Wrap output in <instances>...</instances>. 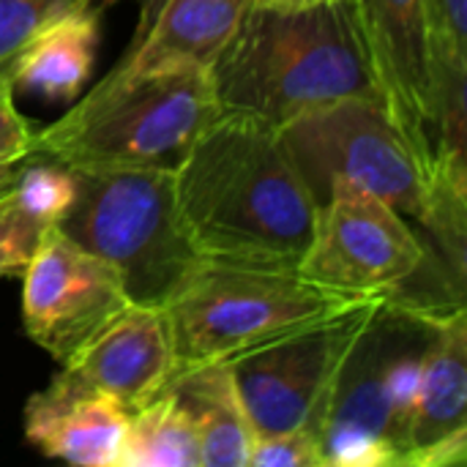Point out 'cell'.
Segmentation results:
<instances>
[{
    "label": "cell",
    "mask_w": 467,
    "mask_h": 467,
    "mask_svg": "<svg viewBox=\"0 0 467 467\" xmlns=\"http://www.w3.org/2000/svg\"><path fill=\"white\" fill-rule=\"evenodd\" d=\"M172 172L183 227L202 260L298 268L317 202L276 126L219 109Z\"/></svg>",
    "instance_id": "obj_1"
},
{
    "label": "cell",
    "mask_w": 467,
    "mask_h": 467,
    "mask_svg": "<svg viewBox=\"0 0 467 467\" xmlns=\"http://www.w3.org/2000/svg\"><path fill=\"white\" fill-rule=\"evenodd\" d=\"M219 109L282 126L315 107L380 96L350 0L306 8H249L211 63Z\"/></svg>",
    "instance_id": "obj_2"
},
{
    "label": "cell",
    "mask_w": 467,
    "mask_h": 467,
    "mask_svg": "<svg viewBox=\"0 0 467 467\" xmlns=\"http://www.w3.org/2000/svg\"><path fill=\"white\" fill-rule=\"evenodd\" d=\"M219 115L211 68L104 74L71 109L36 131L33 156L68 170L170 167Z\"/></svg>",
    "instance_id": "obj_3"
},
{
    "label": "cell",
    "mask_w": 467,
    "mask_h": 467,
    "mask_svg": "<svg viewBox=\"0 0 467 467\" xmlns=\"http://www.w3.org/2000/svg\"><path fill=\"white\" fill-rule=\"evenodd\" d=\"M77 197L57 227L107 260L134 304L164 306L202 263L178 208L170 167L74 170Z\"/></svg>",
    "instance_id": "obj_4"
},
{
    "label": "cell",
    "mask_w": 467,
    "mask_h": 467,
    "mask_svg": "<svg viewBox=\"0 0 467 467\" xmlns=\"http://www.w3.org/2000/svg\"><path fill=\"white\" fill-rule=\"evenodd\" d=\"M358 301L301 276L298 268L202 260L164 304L178 372L235 356L323 320Z\"/></svg>",
    "instance_id": "obj_5"
},
{
    "label": "cell",
    "mask_w": 467,
    "mask_h": 467,
    "mask_svg": "<svg viewBox=\"0 0 467 467\" xmlns=\"http://www.w3.org/2000/svg\"><path fill=\"white\" fill-rule=\"evenodd\" d=\"M309 194L320 205L334 183L378 194L405 219L427 224L432 178L380 96L339 99L276 126Z\"/></svg>",
    "instance_id": "obj_6"
},
{
    "label": "cell",
    "mask_w": 467,
    "mask_h": 467,
    "mask_svg": "<svg viewBox=\"0 0 467 467\" xmlns=\"http://www.w3.org/2000/svg\"><path fill=\"white\" fill-rule=\"evenodd\" d=\"M383 301L358 298L227 361L254 432H320L337 378Z\"/></svg>",
    "instance_id": "obj_7"
},
{
    "label": "cell",
    "mask_w": 467,
    "mask_h": 467,
    "mask_svg": "<svg viewBox=\"0 0 467 467\" xmlns=\"http://www.w3.org/2000/svg\"><path fill=\"white\" fill-rule=\"evenodd\" d=\"M430 263V249L394 205L334 183L317 205L301 276L356 298H391Z\"/></svg>",
    "instance_id": "obj_8"
},
{
    "label": "cell",
    "mask_w": 467,
    "mask_h": 467,
    "mask_svg": "<svg viewBox=\"0 0 467 467\" xmlns=\"http://www.w3.org/2000/svg\"><path fill=\"white\" fill-rule=\"evenodd\" d=\"M131 304L120 274L52 224L22 271V326L30 342L66 364Z\"/></svg>",
    "instance_id": "obj_9"
},
{
    "label": "cell",
    "mask_w": 467,
    "mask_h": 467,
    "mask_svg": "<svg viewBox=\"0 0 467 467\" xmlns=\"http://www.w3.org/2000/svg\"><path fill=\"white\" fill-rule=\"evenodd\" d=\"M378 93L432 178V41L424 0H350Z\"/></svg>",
    "instance_id": "obj_10"
},
{
    "label": "cell",
    "mask_w": 467,
    "mask_h": 467,
    "mask_svg": "<svg viewBox=\"0 0 467 467\" xmlns=\"http://www.w3.org/2000/svg\"><path fill=\"white\" fill-rule=\"evenodd\" d=\"M60 367L134 413L178 372L167 309L131 301Z\"/></svg>",
    "instance_id": "obj_11"
},
{
    "label": "cell",
    "mask_w": 467,
    "mask_h": 467,
    "mask_svg": "<svg viewBox=\"0 0 467 467\" xmlns=\"http://www.w3.org/2000/svg\"><path fill=\"white\" fill-rule=\"evenodd\" d=\"M126 427L129 413L66 367L27 397L22 413L25 441L36 451L82 467L120 465Z\"/></svg>",
    "instance_id": "obj_12"
},
{
    "label": "cell",
    "mask_w": 467,
    "mask_h": 467,
    "mask_svg": "<svg viewBox=\"0 0 467 467\" xmlns=\"http://www.w3.org/2000/svg\"><path fill=\"white\" fill-rule=\"evenodd\" d=\"M101 5H79L44 22L5 63L11 90L66 104L82 96L93 77L101 41Z\"/></svg>",
    "instance_id": "obj_13"
},
{
    "label": "cell",
    "mask_w": 467,
    "mask_h": 467,
    "mask_svg": "<svg viewBox=\"0 0 467 467\" xmlns=\"http://www.w3.org/2000/svg\"><path fill=\"white\" fill-rule=\"evenodd\" d=\"M457 432H467V323L462 304L430 312V337L421 353L419 394L402 462L408 454Z\"/></svg>",
    "instance_id": "obj_14"
},
{
    "label": "cell",
    "mask_w": 467,
    "mask_h": 467,
    "mask_svg": "<svg viewBox=\"0 0 467 467\" xmlns=\"http://www.w3.org/2000/svg\"><path fill=\"white\" fill-rule=\"evenodd\" d=\"M249 0H164L150 27L129 44L109 71L131 74L172 66H205L235 36Z\"/></svg>",
    "instance_id": "obj_15"
},
{
    "label": "cell",
    "mask_w": 467,
    "mask_h": 467,
    "mask_svg": "<svg viewBox=\"0 0 467 467\" xmlns=\"http://www.w3.org/2000/svg\"><path fill=\"white\" fill-rule=\"evenodd\" d=\"M170 389L192 416L200 467L249 465L254 427L227 361L181 369L170 380Z\"/></svg>",
    "instance_id": "obj_16"
},
{
    "label": "cell",
    "mask_w": 467,
    "mask_h": 467,
    "mask_svg": "<svg viewBox=\"0 0 467 467\" xmlns=\"http://www.w3.org/2000/svg\"><path fill=\"white\" fill-rule=\"evenodd\" d=\"M118 467H200L192 416L170 386L129 413Z\"/></svg>",
    "instance_id": "obj_17"
},
{
    "label": "cell",
    "mask_w": 467,
    "mask_h": 467,
    "mask_svg": "<svg viewBox=\"0 0 467 467\" xmlns=\"http://www.w3.org/2000/svg\"><path fill=\"white\" fill-rule=\"evenodd\" d=\"M14 197L38 219L47 224H57L68 208L74 205L77 197V175L74 170L47 161V164H33L30 159L25 161L19 181L14 186Z\"/></svg>",
    "instance_id": "obj_18"
},
{
    "label": "cell",
    "mask_w": 467,
    "mask_h": 467,
    "mask_svg": "<svg viewBox=\"0 0 467 467\" xmlns=\"http://www.w3.org/2000/svg\"><path fill=\"white\" fill-rule=\"evenodd\" d=\"M52 224L30 213L14 192L0 200V279L22 276Z\"/></svg>",
    "instance_id": "obj_19"
},
{
    "label": "cell",
    "mask_w": 467,
    "mask_h": 467,
    "mask_svg": "<svg viewBox=\"0 0 467 467\" xmlns=\"http://www.w3.org/2000/svg\"><path fill=\"white\" fill-rule=\"evenodd\" d=\"M104 0H0V66L52 16Z\"/></svg>",
    "instance_id": "obj_20"
},
{
    "label": "cell",
    "mask_w": 467,
    "mask_h": 467,
    "mask_svg": "<svg viewBox=\"0 0 467 467\" xmlns=\"http://www.w3.org/2000/svg\"><path fill=\"white\" fill-rule=\"evenodd\" d=\"M246 467H323L320 441L312 430L254 432Z\"/></svg>",
    "instance_id": "obj_21"
},
{
    "label": "cell",
    "mask_w": 467,
    "mask_h": 467,
    "mask_svg": "<svg viewBox=\"0 0 467 467\" xmlns=\"http://www.w3.org/2000/svg\"><path fill=\"white\" fill-rule=\"evenodd\" d=\"M432 60L467 66V0H424Z\"/></svg>",
    "instance_id": "obj_22"
},
{
    "label": "cell",
    "mask_w": 467,
    "mask_h": 467,
    "mask_svg": "<svg viewBox=\"0 0 467 467\" xmlns=\"http://www.w3.org/2000/svg\"><path fill=\"white\" fill-rule=\"evenodd\" d=\"M36 131L14 104V90L0 88V161L3 159H30Z\"/></svg>",
    "instance_id": "obj_23"
},
{
    "label": "cell",
    "mask_w": 467,
    "mask_h": 467,
    "mask_svg": "<svg viewBox=\"0 0 467 467\" xmlns=\"http://www.w3.org/2000/svg\"><path fill=\"white\" fill-rule=\"evenodd\" d=\"M467 462V432H457L438 443H430L405 457L402 465L410 467H457Z\"/></svg>",
    "instance_id": "obj_24"
},
{
    "label": "cell",
    "mask_w": 467,
    "mask_h": 467,
    "mask_svg": "<svg viewBox=\"0 0 467 467\" xmlns=\"http://www.w3.org/2000/svg\"><path fill=\"white\" fill-rule=\"evenodd\" d=\"M339 0H249V8H265V11H306L317 5H328Z\"/></svg>",
    "instance_id": "obj_25"
},
{
    "label": "cell",
    "mask_w": 467,
    "mask_h": 467,
    "mask_svg": "<svg viewBox=\"0 0 467 467\" xmlns=\"http://www.w3.org/2000/svg\"><path fill=\"white\" fill-rule=\"evenodd\" d=\"M112 3H118V0H104V8L107 5H112ZM137 5H140V16H137V27H134V38H131V44L150 27V22L156 19V14H159V8H161V3L164 0H134Z\"/></svg>",
    "instance_id": "obj_26"
},
{
    "label": "cell",
    "mask_w": 467,
    "mask_h": 467,
    "mask_svg": "<svg viewBox=\"0 0 467 467\" xmlns=\"http://www.w3.org/2000/svg\"><path fill=\"white\" fill-rule=\"evenodd\" d=\"M30 159H33V156H30ZM25 161H27V159H3V161H0V200L8 197V194L14 192V186H16V181H19V172H22Z\"/></svg>",
    "instance_id": "obj_27"
},
{
    "label": "cell",
    "mask_w": 467,
    "mask_h": 467,
    "mask_svg": "<svg viewBox=\"0 0 467 467\" xmlns=\"http://www.w3.org/2000/svg\"><path fill=\"white\" fill-rule=\"evenodd\" d=\"M0 88H8V79H5V68L0 66Z\"/></svg>",
    "instance_id": "obj_28"
}]
</instances>
